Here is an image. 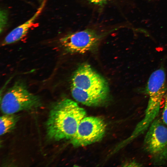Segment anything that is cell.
I'll return each mask as SVG.
<instances>
[{
    "mask_svg": "<svg viewBox=\"0 0 167 167\" xmlns=\"http://www.w3.org/2000/svg\"><path fill=\"white\" fill-rule=\"evenodd\" d=\"M86 112L71 99L64 98L54 103L46 122L47 135L50 139L71 140Z\"/></svg>",
    "mask_w": 167,
    "mask_h": 167,
    "instance_id": "6da1fadb",
    "label": "cell"
},
{
    "mask_svg": "<svg viewBox=\"0 0 167 167\" xmlns=\"http://www.w3.org/2000/svg\"><path fill=\"white\" fill-rule=\"evenodd\" d=\"M41 105L40 97L31 93L23 81L18 80L3 96L1 109L5 114H11L21 111L32 110Z\"/></svg>",
    "mask_w": 167,
    "mask_h": 167,
    "instance_id": "7a4b0ae2",
    "label": "cell"
},
{
    "mask_svg": "<svg viewBox=\"0 0 167 167\" xmlns=\"http://www.w3.org/2000/svg\"><path fill=\"white\" fill-rule=\"evenodd\" d=\"M144 91L148 96L149 99L142 121L145 124L149 125L157 116L162 99L167 92L166 73L163 66H161L151 74Z\"/></svg>",
    "mask_w": 167,
    "mask_h": 167,
    "instance_id": "3957f363",
    "label": "cell"
},
{
    "mask_svg": "<svg viewBox=\"0 0 167 167\" xmlns=\"http://www.w3.org/2000/svg\"><path fill=\"white\" fill-rule=\"evenodd\" d=\"M118 28L103 32L94 28H87L67 34L60 39V42L69 53L84 54L95 48L103 37Z\"/></svg>",
    "mask_w": 167,
    "mask_h": 167,
    "instance_id": "277c9868",
    "label": "cell"
},
{
    "mask_svg": "<svg viewBox=\"0 0 167 167\" xmlns=\"http://www.w3.org/2000/svg\"><path fill=\"white\" fill-rule=\"evenodd\" d=\"M143 142L144 150L154 164L161 165L167 161V127L156 119L148 129Z\"/></svg>",
    "mask_w": 167,
    "mask_h": 167,
    "instance_id": "5b68a950",
    "label": "cell"
},
{
    "mask_svg": "<svg viewBox=\"0 0 167 167\" xmlns=\"http://www.w3.org/2000/svg\"><path fill=\"white\" fill-rule=\"evenodd\" d=\"M106 129V124L101 118L85 117L80 122L70 142L75 147L90 145L101 140Z\"/></svg>",
    "mask_w": 167,
    "mask_h": 167,
    "instance_id": "8992f818",
    "label": "cell"
},
{
    "mask_svg": "<svg viewBox=\"0 0 167 167\" xmlns=\"http://www.w3.org/2000/svg\"><path fill=\"white\" fill-rule=\"evenodd\" d=\"M71 85L87 91L109 93L108 85L106 80L86 63L79 66L75 71L72 77Z\"/></svg>",
    "mask_w": 167,
    "mask_h": 167,
    "instance_id": "52a82bcc",
    "label": "cell"
},
{
    "mask_svg": "<svg viewBox=\"0 0 167 167\" xmlns=\"http://www.w3.org/2000/svg\"><path fill=\"white\" fill-rule=\"evenodd\" d=\"M46 0H43L34 15L24 23L12 30L5 38L2 45L4 46L15 42L23 38L42 12Z\"/></svg>",
    "mask_w": 167,
    "mask_h": 167,
    "instance_id": "ba28073f",
    "label": "cell"
},
{
    "mask_svg": "<svg viewBox=\"0 0 167 167\" xmlns=\"http://www.w3.org/2000/svg\"><path fill=\"white\" fill-rule=\"evenodd\" d=\"M71 94L74 98L78 102L86 106H97L101 105L106 100L108 94L85 91L71 85Z\"/></svg>",
    "mask_w": 167,
    "mask_h": 167,
    "instance_id": "9c48e42d",
    "label": "cell"
},
{
    "mask_svg": "<svg viewBox=\"0 0 167 167\" xmlns=\"http://www.w3.org/2000/svg\"><path fill=\"white\" fill-rule=\"evenodd\" d=\"M19 117L14 114H5L0 117V135L9 132L15 127Z\"/></svg>",
    "mask_w": 167,
    "mask_h": 167,
    "instance_id": "30bf717a",
    "label": "cell"
},
{
    "mask_svg": "<svg viewBox=\"0 0 167 167\" xmlns=\"http://www.w3.org/2000/svg\"><path fill=\"white\" fill-rule=\"evenodd\" d=\"M164 107L162 113V119L163 122L167 125V92L165 96Z\"/></svg>",
    "mask_w": 167,
    "mask_h": 167,
    "instance_id": "8fae6325",
    "label": "cell"
},
{
    "mask_svg": "<svg viewBox=\"0 0 167 167\" xmlns=\"http://www.w3.org/2000/svg\"><path fill=\"white\" fill-rule=\"evenodd\" d=\"M89 3L97 6H103L111 0H85Z\"/></svg>",
    "mask_w": 167,
    "mask_h": 167,
    "instance_id": "7c38bea8",
    "label": "cell"
},
{
    "mask_svg": "<svg viewBox=\"0 0 167 167\" xmlns=\"http://www.w3.org/2000/svg\"><path fill=\"white\" fill-rule=\"evenodd\" d=\"M1 19H2L1 20V31L2 29H3L6 24L7 20V13L5 10H2L1 11Z\"/></svg>",
    "mask_w": 167,
    "mask_h": 167,
    "instance_id": "4fadbf2b",
    "label": "cell"
},
{
    "mask_svg": "<svg viewBox=\"0 0 167 167\" xmlns=\"http://www.w3.org/2000/svg\"><path fill=\"white\" fill-rule=\"evenodd\" d=\"M123 166L140 167L142 165L135 161H131L126 162L123 164Z\"/></svg>",
    "mask_w": 167,
    "mask_h": 167,
    "instance_id": "5bb4252c",
    "label": "cell"
}]
</instances>
